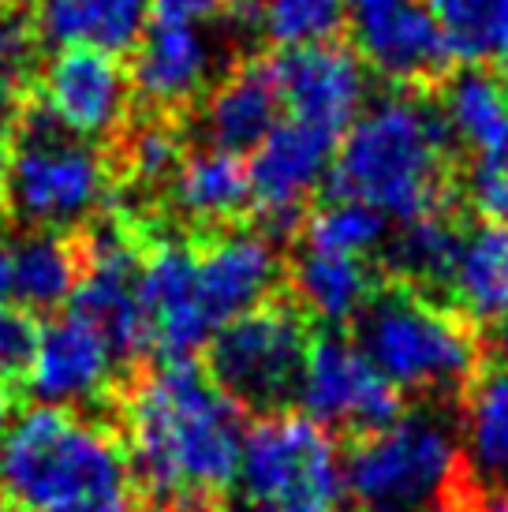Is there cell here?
Wrapping results in <instances>:
<instances>
[{"instance_id":"obj_27","label":"cell","mask_w":508,"mask_h":512,"mask_svg":"<svg viewBox=\"0 0 508 512\" xmlns=\"http://www.w3.org/2000/svg\"><path fill=\"white\" fill-rule=\"evenodd\" d=\"M460 240V225L449 217V210L438 214L415 217L396 228V236L389 240V270L396 273V281L408 288H430L445 285L452 251Z\"/></svg>"},{"instance_id":"obj_18","label":"cell","mask_w":508,"mask_h":512,"mask_svg":"<svg viewBox=\"0 0 508 512\" xmlns=\"http://www.w3.org/2000/svg\"><path fill=\"white\" fill-rule=\"evenodd\" d=\"M284 120L273 60H247L210 90L202 105V135L213 150L247 154Z\"/></svg>"},{"instance_id":"obj_32","label":"cell","mask_w":508,"mask_h":512,"mask_svg":"<svg viewBox=\"0 0 508 512\" xmlns=\"http://www.w3.org/2000/svg\"><path fill=\"white\" fill-rule=\"evenodd\" d=\"M38 326L23 307L0 303V419L27 385L30 356H34Z\"/></svg>"},{"instance_id":"obj_29","label":"cell","mask_w":508,"mask_h":512,"mask_svg":"<svg viewBox=\"0 0 508 512\" xmlns=\"http://www.w3.org/2000/svg\"><path fill=\"white\" fill-rule=\"evenodd\" d=\"M385 228L389 221L355 199H337L329 195V202H322L307 225H303V247L314 251H329V255H352L367 258L370 251H378L385 243Z\"/></svg>"},{"instance_id":"obj_9","label":"cell","mask_w":508,"mask_h":512,"mask_svg":"<svg viewBox=\"0 0 508 512\" xmlns=\"http://www.w3.org/2000/svg\"><path fill=\"white\" fill-rule=\"evenodd\" d=\"M296 400L318 427L348 430L355 438L389 427L404 408V393L348 337L311 341Z\"/></svg>"},{"instance_id":"obj_19","label":"cell","mask_w":508,"mask_h":512,"mask_svg":"<svg viewBox=\"0 0 508 512\" xmlns=\"http://www.w3.org/2000/svg\"><path fill=\"white\" fill-rule=\"evenodd\" d=\"M441 288L464 322L501 326L508 318V228L494 221L460 228Z\"/></svg>"},{"instance_id":"obj_24","label":"cell","mask_w":508,"mask_h":512,"mask_svg":"<svg viewBox=\"0 0 508 512\" xmlns=\"http://www.w3.org/2000/svg\"><path fill=\"white\" fill-rule=\"evenodd\" d=\"M441 116L452 143L486 154L508 139V79L486 68H464L445 79Z\"/></svg>"},{"instance_id":"obj_15","label":"cell","mask_w":508,"mask_h":512,"mask_svg":"<svg viewBox=\"0 0 508 512\" xmlns=\"http://www.w3.org/2000/svg\"><path fill=\"white\" fill-rule=\"evenodd\" d=\"M120 356L94 322L83 314H57L38 329L27 370V389L42 404L79 408L101 400L116 382Z\"/></svg>"},{"instance_id":"obj_10","label":"cell","mask_w":508,"mask_h":512,"mask_svg":"<svg viewBox=\"0 0 508 512\" xmlns=\"http://www.w3.org/2000/svg\"><path fill=\"white\" fill-rule=\"evenodd\" d=\"M139 270V232L131 228V221H113L83 247V273L71 292V311L94 322L124 363L150 352Z\"/></svg>"},{"instance_id":"obj_7","label":"cell","mask_w":508,"mask_h":512,"mask_svg":"<svg viewBox=\"0 0 508 512\" xmlns=\"http://www.w3.org/2000/svg\"><path fill=\"white\" fill-rule=\"evenodd\" d=\"M307 352V318L288 303H262L217 329L206 344V370L243 412L273 415L296 400Z\"/></svg>"},{"instance_id":"obj_36","label":"cell","mask_w":508,"mask_h":512,"mask_svg":"<svg viewBox=\"0 0 508 512\" xmlns=\"http://www.w3.org/2000/svg\"><path fill=\"white\" fill-rule=\"evenodd\" d=\"M240 512H337V505H318V501H243Z\"/></svg>"},{"instance_id":"obj_42","label":"cell","mask_w":508,"mask_h":512,"mask_svg":"<svg viewBox=\"0 0 508 512\" xmlns=\"http://www.w3.org/2000/svg\"><path fill=\"white\" fill-rule=\"evenodd\" d=\"M0 512H19V509H12V505H4V509H0Z\"/></svg>"},{"instance_id":"obj_11","label":"cell","mask_w":508,"mask_h":512,"mask_svg":"<svg viewBox=\"0 0 508 512\" xmlns=\"http://www.w3.org/2000/svg\"><path fill=\"white\" fill-rule=\"evenodd\" d=\"M337 143V135L284 116L281 124L254 146L251 161H247L251 206L269 232L299 228L307 214V202L329 180Z\"/></svg>"},{"instance_id":"obj_2","label":"cell","mask_w":508,"mask_h":512,"mask_svg":"<svg viewBox=\"0 0 508 512\" xmlns=\"http://www.w3.org/2000/svg\"><path fill=\"white\" fill-rule=\"evenodd\" d=\"M452 135L430 98L393 90L363 105L340 135L329 195L355 199L385 221H415L438 214L452 195Z\"/></svg>"},{"instance_id":"obj_17","label":"cell","mask_w":508,"mask_h":512,"mask_svg":"<svg viewBox=\"0 0 508 512\" xmlns=\"http://www.w3.org/2000/svg\"><path fill=\"white\" fill-rule=\"evenodd\" d=\"M355 34H359L363 64H370L400 90L438 79L449 64V49L441 42L434 15L415 0L385 15H374L367 23H355Z\"/></svg>"},{"instance_id":"obj_4","label":"cell","mask_w":508,"mask_h":512,"mask_svg":"<svg viewBox=\"0 0 508 512\" xmlns=\"http://www.w3.org/2000/svg\"><path fill=\"white\" fill-rule=\"evenodd\" d=\"M355 344L400 393L438 397L479 374V341L471 322L400 281L374 288L355 318Z\"/></svg>"},{"instance_id":"obj_1","label":"cell","mask_w":508,"mask_h":512,"mask_svg":"<svg viewBox=\"0 0 508 512\" xmlns=\"http://www.w3.org/2000/svg\"><path fill=\"white\" fill-rule=\"evenodd\" d=\"M243 408L195 359H161L124 397L127 471L165 512H206L240 475Z\"/></svg>"},{"instance_id":"obj_31","label":"cell","mask_w":508,"mask_h":512,"mask_svg":"<svg viewBox=\"0 0 508 512\" xmlns=\"http://www.w3.org/2000/svg\"><path fill=\"white\" fill-rule=\"evenodd\" d=\"M184 157V139H180V131L172 128L169 120L139 124L124 143L127 176L146 187L172 184V176L184 165Z\"/></svg>"},{"instance_id":"obj_5","label":"cell","mask_w":508,"mask_h":512,"mask_svg":"<svg viewBox=\"0 0 508 512\" xmlns=\"http://www.w3.org/2000/svg\"><path fill=\"white\" fill-rule=\"evenodd\" d=\"M456 475L460 438L438 412H400L344 453V494L363 512H419L449 501Z\"/></svg>"},{"instance_id":"obj_30","label":"cell","mask_w":508,"mask_h":512,"mask_svg":"<svg viewBox=\"0 0 508 512\" xmlns=\"http://www.w3.org/2000/svg\"><path fill=\"white\" fill-rule=\"evenodd\" d=\"M38 68V38L23 15L0 12V128L23 116Z\"/></svg>"},{"instance_id":"obj_20","label":"cell","mask_w":508,"mask_h":512,"mask_svg":"<svg viewBox=\"0 0 508 512\" xmlns=\"http://www.w3.org/2000/svg\"><path fill=\"white\" fill-rule=\"evenodd\" d=\"M460 468L475 490L508 494V359L479 367L467 382Z\"/></svg>"},{"instance_id":"obj_38","label":"cell","mask_w":508,"mask_h":512,"mask_svg":"<svg viewBox=\"0 0 508 512\" xmlns=\"http://www.w3.org/2000/svg\"><path fill=\"white\" fill-rule=\"evenodd\" d=\"M12 281H15L12 247L0 240V303H8V299H12Z\"/></svg>"},{"instance_id":"obj_12","label":"cell","mask_w":508,"mask_h":512,"mask_svg":"<svg viewBox=\"0 0 508 512\" xmlns=\"http://www.w3.org/2000/svg\"><path fill=\"white\" fill-rule=\"evenodd\" d=\"M38 105L53 116L57 128L83 143L109 139L127 120L131 75L113 53L71 45L45 64Z\"/></svg>"},{"instance_id":"obj_3","label":"cell","mask_w":508,"mask_h":512,"mask_svg":"<svg viewBox=\"0 0 508 512\" xmlns=\"http://www.w3.org/2000/svg\"><path fill=\"white\" fill-rule=\"evenodd\" d=\"M124 445L75 408L38 404L0 438V490L19 512H75L127 494Z\"/></svg>"},{"instance_id":"obj_21","label":"cell","mask_w":508,"mask_h":512,"mask_svg":"<svg viewBox=\"0 0 508 512\" xmlns=\"http://www.w3.org/2000/svg\"><path fill=\"white\" fill-rule=\"evenodd\" d=\"M169 187L176 210L202 228L232 225L251 206V180H247L243 154H228L213 146L187 154Z\"/></svg>"},{"instance_id":"obj_34","label":"cell","mask_w":508,"mask_h":512,"mask_svg":"<svg viewBox=\"0 0 508 512\" xmlns=\"http://www.w3.org/2000/svg\"><path fill=\"white\" fill-rule=\"evenodd\" d=\"M161 19H180V23H202L221 12H232L236 0H154Z\"/></svg>"},{"instance_id":"obj_25","label":"cell","mask_w":508,"mask_h":512,"mask_svg":"<svg viewBox=\"0 0 508 512\" xmlns=\"http://www.w3.org/2000/svg\"><path fill=\"white\" fill-rule=\"evenodd\" d=\"M15 281L12 299L23 311H57L71 303V292L83 273V247L64 232H34L12 247Z\"/></svg>"},{"instance_id":"obj_41","label":"cell","mask_w":508,"mask_h":512,"mask_svg":"<svg viewBox=\"0 0 508 512\" xmlns=\"http://www.w3.org/2000/svg\"><path fill=\"white\" fill-rule=\"evenodd\" d=\"M497 337H501V348H505V356H508V318L497 326Z\"/></svg>"},{"instance_id":"obj_14","label":"cell","mask_w":508,"mask_h":512,"mask_svg":"<svg viewBox=\"0 0 508 512\" xmlns=\"http://www.w3.org/2000/svg\"><path fill=\"white\" fill-rule=\"evenodd\" d=\"M284 113L329 135H344L367 105V64L337 42L284 49L273 60Z\"/></svg>"},{"instance_id":"obj_37","label":"cell","mask_w":508,"mask_h":512,"mask_svg":"<svg viewBox=\"0 0 508 512\" xmlns=\"http://www.w3.org/2000/svg\"><path fill=\"white\" fill-rule=\"evenodd\" d=\"M400 4H408V0H344V12L352 15L355 23H367V19L393 12Z\"/></svg>"},{"instance_id":"obj_40","label":"cell","mask_w":508,"mask_h":512,"mask_svg":"<svg viewBox=\"0 0 508 512\" xmlns=\"http://www.w3.org/2000/svg\"><path fill=\"white\" fill-rule=\"evenodd\" d=\"M75 512H139V509L127 501V494H120V498L94 501V505H83V509H75Z\"/></svg>"},{"instance_id":"obj_28","label":"cell","mask_w":508,"mask_h":512,"mask_svg":"<svg viewBox=\"0 0 508 512\" xmlns=\"http://www.w3.org/2000/svg\"><path fill=\"white\" fill-rule=\"evenodd\" d=\"M247 23L266 34L281 49L333 42L344 23V0H247Z\"/></svg>"},{"instance_id":"obj_39","label":"cell","mask_w":508,"mask_h":512,"mask_svg":"<svg viewBox=\"0 0 508 512\" xmlns=\"http://www.w3.org/2000/svg\"><path fill=\"white\" fill-rule=\"evenodd\" d=\"M12 157H15V143L8 139V131L0 128V199L8 191V176H12Z\"/></svg>"},{"instance_id":"obj_23","label":"cell","mask_w":508,"mask_h":512,"mask_svg":"<svg viewBox=\"0 0 508 512\" xmlns=\"http://www.w3.org/2000/svg\"><path fill=\"white\" fill-rule=\"evenodd\" d=\"M292 288L303 311L318 314L322 322H352L370 303L378 281L367 258L303 247L292 262Z\"/></svg>"},{"instance_id":"obj_35","label":"cell","mask_w":508,"mask_h":512,"mask_svg":"<svg viewBox=\"0 0 508 512\" xmlns=\"http://www.w3.org/2000/svg\"><path fill=\"white\" fill-rule=\"evenodd\" d=\"M449 512H508V494H490V490H464L460 498L449 501Z\"/></svg>"},{"instance_id":"obj_13","label":"cell","mask_w":508,"mask_h":512,"mask_svg":"<svg viewBox=\"0 0 508 512\" xmlns=\"http://www.w3.org/2000/svg\"><path fill=\"white\" fill-rule=\"evenodd\" d=\"M281 255L258 232H217L195 243V311L217 337L232 318L269 303L281 281Z\"/></svg>"},{"instance_id":"obj_26","label":"cell","mask_w":508,"mask_h":512,"mask_svg":"<svg viewBox=\"0 0 508 512\" xmlns=\"http://www.w3.org/2000/svg\"><path fill=\"white\" fill-rule=\"evenodd\" d=\"M449 60L467 68L508 60V0H426Z\"/></svg>"},{"instance_id":"obj_22","label":"cell","mask_w":508,"mask_h":512,"mask_svg":"<svg viewBox=\"0 0 508 512\" xmlns=\"http://www.w3.org/2000/svg\"><path fill=\"white\" fill-rule=\"evenodd\" d=\"M150 0H42L38 27L53 45L124 53L135 49L146 30Z\"/></svg>"},{"instance_id":"obj_33","label":"cell","mask_w":508,"mask_h":512,"mask_svg":"<svg viewBox=\"0 0 508 512\" xmlns=\"http://www.w3.org/2000/svg\"><path fill=\"white\" fill-rule=\"evenodd\" d=\"M467 195L486 221L508 228V139L475 157L467 172Z\"/></svg>"},{"instance_id":"obj_6","label":"cell","mask_w":508,"mask_h":512,"mask_svg":"<svg viewBox=\"0 0 508 512\" xmlns=\"http://www.w3.org/2000/svg\"><path fill=\"white\" fill-rule=\"evenodd\" d=\"M4 199L19 221L64 232L98 210L109 195V169L90 143L53 124L42 105L23 109Z\"/></svg>"},{"instance_id":"obj_16","label":"cell","mask_w":508,"mask_h":512,"mask_svg":"<svg viewBox=\"0 0 508 512\" xmlns=\"http://www.w3.org/2000/svg\"><path fill=\"white\" fill-rule=\"evenodd\" d=\"M213 75V45L198 23L157 19L142 30L131 64V90L161 113L184 109L206 90Z\"/></svg>"},{"instance_id":"obj_8","label":"cell","mask_w":508,"mask_h":512,"mask_svg":"<svg viewBox=\"0 0 508 512\" xmlns=\"http://www.w3.org/2000/svg\"><path fill=\"white\" fill-rule=\"evenodd\" d=\"M236 483L243 501H318L337 505L344 494V456L325 427L307 415H262L243 438Z\"/></svg>"}]
</instances>
